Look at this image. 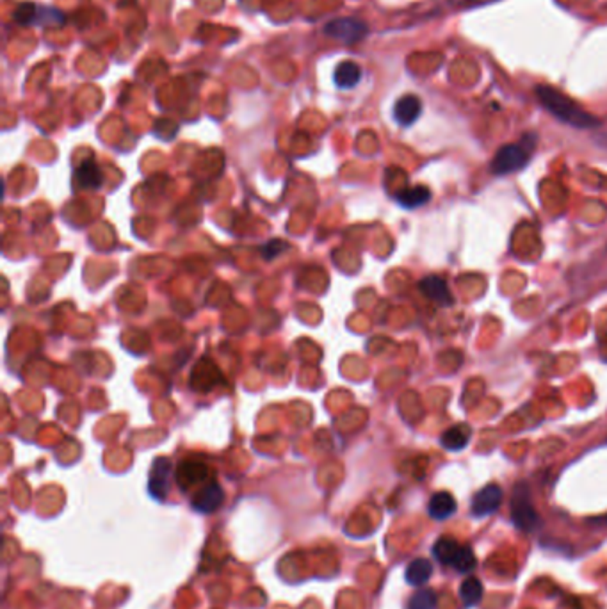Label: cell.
<instances>
[{
	"label": "cell",
	"mask_w": 607,
	"mask_h": 609,
	"mask_svg": "<svg viewBox=\"0 0 607 609\" xmlns=\"http://www.w3.org/2000/svg\"><path fill=\"white\" fill-rule=\"evenodd\" d=\"M536 95H538V100L542 102L543 107L563 123L577 126V129H591V126L598 125V119L595 116L586 112L581 105L575 104L572 98H568L567 95L554 90V87L542 84V86L536 87Z\"/></svg>",
	"instance_id": "1"
},
{
	"label": "cell",
	"mask_w": 607,
	"mask_h": 609,
	"mask_svg": "<svg viewBox=\"0 0 607 609\" xmlns=\"http://www.w3.org/2000/svg\"><path fill=\"white\" fill-rule=\"evenodd\" d=\"M511 517H513L515 526L522 531H532L538 527V513H536L531 497H529L527 487H524V485L515 488L513 499H511Z\"/></svg>",
	"instance_id": "2"
},
{
	"label": "cell",
	"mask_w": 607,
	"mask_h": 609,
	"mask_svg": "<svg viewBox=\"0 0 607 609\" xmlns=\"http://www.w3.org/2000/svg\"><path fill=\"white\" fill-rule=\"evenodd\" d=\"M529 157H531V151L524 144H506L493 157L492 171L496 175L515 173L529 163Z\"/></svg>",
	"instance_id": "3"
},
{
	"label": "cell",
	"mask_w": 607,
	"mask_h": 609,
	"mask_svg": "<svg viewBox=\"0 0 607 609\" xmlns=\"http://www.w3.org/2000/svg\"><path fill=\"white\" fill-rule=\"evenodd\" d=\"M324 33L344 45H354L367 36V26L358 18H335L326 23Z\"/></svg>",
	"instance_id": "4"
},
{
	"label": "cell",
	"mask_w": 607,
	"mask_h": 609,
	"mask_svg": "<svg viewBox=\"0 0 607 609\" xmlns=\"http://www.w3.org/2000/svg\"><path fill=\"white\" fill-rule=\"evenodd\" d=\"M171 473H173V465L168 458H159L153 462L152 473H150V481H148V490L152 494V497L163 501L168 495L170 490V481H171Z\"/></svg>",
	"instance_id": "5"
},
{
	"label": "cell",
	"mask_w": 607,
	"mask_h": 609,
	"mask_svg": "<svg viewBox=\"0 0 607 609\" xmlns=\"http://www.w3.org/2000/svg\"><path fill=\"white\" fill-rule=\"evenodd\" d=\"M503 502V488L499 485H486L472 499V515L486 517L496 512Z\"/></svg>",
	"instance_id": "6"
},
{
	"label": "cell",
	"mask_w": 607,
	"mask_h": 609,
	"mask_svg": "<svg viewBox=\"0 0 607 609\" xmlns=\"http://www.w3.org/2000/svg\"><path fill=\"white\" fill-rule=\"evenodd\" d=\"M223 488L217 483H209L199 488L198 494L195 495V499H192V508H195L196 512L212 513L223 505Z\"/></svg>",
	"instance_id": "7"
},
{
	"label": "cell",
	"mask_w": 607,
	"mask_h": 609,
	"mask_svg": "<svg viewBox=\"0 0 607 609\" xmlns=\"http://www.w3.org/2000/svg\"><path fill=\"white\" fill-rule=\"evenodd\" d=\"M422 111V104L415 95H405L394 105V119L403 126H410L417 122Z\"/></svg>",
	"instance_id": "8"
},
{
	"label": "cell",
	"mask_w": 607,
	"mask_h": 609,
	"mask_svg": "<svg viewBox=\"0 0 607 609\" xmlns=\"http://www.w3.org/2000/svg\"><path fill=\"white\" fill-rule=\"evenodd\" d=\"M419 287L431 301L438 303L442 307H451L452 301H454L447 284H445V280H442L440 276H426L420 281Z\"/></svg>",
	"instance_id": "9"
},
{
	"label": "cell",
	"mask_w": 607,
	"mask_h": 609,
	"mask_svg": "<svg viewBox=\"0 0 607 609\" xmlns=\"http://www.w3.org/2000/svg\"><path fill=\"white\" fill-rule=\"evenodd\" d=\"M458 505H456L454 497H452L449 492H438L431 497L430 506H427V512L433 519L437 520H445L456 512Z\"/></svg>",
	"instance_id": "10"
},
{
	"label": "cell",
	"mask_w": 607,
	"mask_h": 609,
	"mask_svg": "<svg viewBox=\"0 0 607 609\" xmlns=\"http://www.w3.org/2000/svg\"><path fill=\"white\" fill-rule=\"evenodd\" d=\"M360 79L361 68L360 65H356V63L353 61L340 63L335 68V73H333V80H335L337 86L342 87V90H351V87H354L360 82Z\"/></svg>",
	"instance_id": "11"
},
{
	"label": "cell",
	"mask_w": 607,
	"mask_h": 609,
	"mask_svg": "<svg viewBox=\"0 0 607 609\" xmlns=\"http://www.w3.org/2000/svg\"><path fill=\"white\" fill-rule=\"evenodd\" d=\"M470 436H472V429L469 424H456L442 435V446L449 451H461L463 447H466Z\"/></svg>",
	"instance_id": "12"
},
{
	"label": "cell",
	"mask_w": 607,
	"mask_h": 609,
	"mask_svg": "<svg viewBox=\"0 0 607 609\" xmlns=\"http://www.w3.org/2000/svg\"><path fill=\"white\" fill-rule=\"evenodd\" d=\"M75 180L82 189H97L102 184V173L93 161H84L75 170Z\"/></svg>",
	"instance_id": "13"
},
{
	"label": "cell",
	"mask_w": 607,
	"mask_h": 609,
	"mask_svg": "<svg viewBox=\"0 0 607 609\" xmlns=\"http://www.w3.org/2000/svg\"><path fill=\"white\" fill-rule=\"evenodd\" d=\"M431 573H433V565H431L430 559L419 558L410 563L408 568H406V581L412 586H422L424 583L431 579Z\"/></svg>",
	"instance_id": "14"
},
{
	"label": "cell",
	"mask_w": 607,
	"mask_h": 609,
	"mask_svg": "<svg viewBox=\"0 0 607 609\" xmlns=\"http://www.w3.org/2000/svg\"><path fill=\"white\" fill-rule=\"evenodd\" d=\"M207 476V467L203 463H195L187 462L182 463L180 469H178V483L182 488H187L191 485L202 483Z\"/></svg>",
	"instance_id": "15"
},
{
	"label": "cell",
	"mask_w": 607,
	"mask_h": 609,
	"mask_svg": "<svg viewBox=\"0 0 607 609\" xmlns=\"http://www.w3.org/2000/svg\"><path fill=\"white\" fill-rule=\"evenodd\" d=\"M395 198H398V202L401 203L403 207H406V209H417V207L430 202L431 193L430 189L424 188V185H417V188L403 189Z\"/></svg>",
	"instance_id": "16"
},
{
	"label": "cell",
	"mask_w": 607,
	"mask_h": 609,
	"mask_svg": "<svg viewBox=\"0 0 607 609\" xmlns=\"http://www.w3.org/2000/svg\"><path fill=\"white\" fill-rule=\"evenodd\" d=\"M459 597H461L465 608H474L481 602L483 597V584L476 577H469V579L463 581V584L459 586Z\"/></svg>",
	"instance_id": "17"
},
{
	"label": "cell",
	"mask_w": 607,
	"mask_h": 609,
	"mask_svg": "<svg viewBox=\"0 0 607 609\" xmlns=\"http://www.w3.org/2000/svg\"><path fill=\"white\" fill-rule=\"evenodd\" d=\"M65 15L59 9L48 8V6H36V13H34L33 26H45V27H55L65 23Z\"/></svg>",
	"instance_id": "18"
},
{
	"label": "cell",
	"mask_w": 607,
	"mask_h": 609,
	"mask_svg": "<svg viewBox=\"0 0 607 609\" xmlns=\"http://www.w3.org/2000/svg\"><path fill=\"white\" fill-rule=\"evenodd\" d=\"M458 551H459V545L456 544L452 538H440L433 547L434 558H437L440 563H444V565H452Z\"/></svg>",
	"instance_id": "19"
},
{
	"label": "cell",
	"mask_w": 607,
	"mask_h": 609,
	"mask_svg": "<svg viewBox=\"0 0 607 609\" xmlns=\"http://www.w3.org/2000/svg\"><path fill=\"white\" fill-rule=\"evenodd\" d=\"M434 605H437V593L430 588L419 590L408 602V609H434Z\"/></svg>",
	"instance_id": "20"
},
{
	"label": "cell",
	"mask_w": 607,
	"mask_h": 609,
	"mask_svg": "<svg viewBox=\"0 0 607 609\" xmlns=\"http://www.w3.org/2000/svg\"><path fill=\"white\" fill-rule=\"evenodd\" d=\"M477 559L476 556H474V551L469 547V545H459V551L458 554H456L454 561H452V565L456 566V568L459 570V572H470V570L476 566Z\"/></svg>",
	"instance_id": "21"
},
{
	"label": "cell",
	"mask_w": 607,
	"mask_h": 609,
	"mask_svg": "<svg viewBox=\"0 0 607 609\" xmlns=\"http://www.w3.org/2000/svg\"><path fill=\"white\" fill-rule=\"evenodd\" d=\"M287 249V242L280 241V239H273V241H269L268 244L262 246V255L266 257V259H276V257L280 255V253H283Z\"/></svg>",
	"instance_id": "22"
}]
</instances>
